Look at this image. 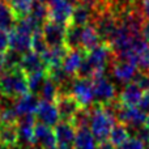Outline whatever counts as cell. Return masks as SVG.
Wrapping results in <instances>:
<instances>
[{"instance_id": "18", "label": "cell", "mask_w": 149, "mask_h": 149, "mask_svg": "<svg viewBox=\"0 0 149 149\" xmlns=\"http://www.w3.org/2000/svg\"><path fill=\"white\" fill-rule=\"evenodd\" d=\"M86 51H84L82 49H77V50H70L67 54V56L63 60V70L65 71V73L70 74V76L74 77L79 72L80 67L82 64V60H84Z\"/></svg>"}, {"instance_id": "28", "label": "cell", "mask_w": 149, "mask_h": 149, "mask_svg": "<svg viewBox=\"0 0 149 149\" xmlns=\"http://www.w3.org/2000/svg\"><path fill=\"white\" fill-rule=\"evenodd\" d=\"M58 95H59V85H58L52 79H50V77L47 76L46 80H45L43 86H42L41 92H39V97L45 101L55 102Z\"/></svg>"}, {"instance_id": "38", "label": "cell", "mask_w": 149, "mask_h": 149, "mask_svg": "<svg viewBox=\"0 0 149 149\" xmlns=\"http://www.w3.org/2000/svg\"><path fill=\"white\" fill-rule=\"evenodd\" d=\"M141 36L143 38L149 43V20H145L144 24H143V28H141Z\"/></svg>"}, {"instance_id": "11", "label": "cell", "mask_w": 149, "mask_h": 149, "mask_svg": "<svg viewBox=\"0 0 149 149\" xmlns=\"http://www.w3.org/2000/svg\"><path fill=\"white\" fill-rule=\"evenodd\" d=\"M56 135L58 149H73L74 139H76L77 127L72 122L62 120L54 127Z\"/></svg>"}, {"instance_id": "27", "label": "cell", "mask_w": 149, "mask_h": 149, "mask_svg": "<svg viewBox=\"0 0 149 149\" xmlns=\"http://www.w3.org/2000/svg\"><path fill=\"white\" fill-rule=\"evenodd\" d=\"M5 1L8 3V5L15 13L16 20L18 21L30 15L31 8H33L36 0H5Z\"/></svg>"}, {"instance_id": "25", "label": "cell", "mask_w": 149, "mask_h": 149, "mask_svg": "<svg viewBox=\"0 0 149 149\" xmlns=\"http://www.w3.org/2000/svg\"><path fill=\"white\" fill-rule=\"evenodd\" d=\"M16 20L15 13L8 5L5 0H0V29L5 31H10L15 29L16 26Z\"/></svg>"}, {"instance_id": "45", "label": "cell", "mask_w": 149, "mask_h": 149, "mask_svg": "<svg viewBox=\"0 0 149 149\" xmlns=\"http://www.w3.org/2000/svg\"><path fill=\"white\" fill-rule=\"evenodd\" d=\"M72 1H73V0H72ZM74 5H76V4H74Z\"/></svg>"}, {"instance_id": "14", "label": "cell", "mask_w": 149, "mask_h": 149, "mask_svg": "<svg viewBox=\"0 0 149 149\" xmlns=\"http://www.w3.org/2000/svg\"><path fill=\"white\" fill-rule=\"evenodd\" d=\"M36 145H38L41 149H58L54 127L38 122L36 124Z\"/></svg>"}, {"instance_id": "19", "label": "cell", "mask_w": 149, "mask_h": 149, "mask_svg": "<svg viewBox=\"0 0 149 149\" xmlns=\"http://www.w3.org/2000/svg\"><path fill=\"white\" fill-rule=\"evenodd\" d=\"M38 105H39V98L38 95L33 94V93H28V94L22 95V97H20L18 100L15 101V109L20 118L25 115L36 114Z\"/></svg>"}, {"instance_id": "31", "label": "cell", "mask_w": 149, "mask_h": 149, "mask_svg": "<svg viewBox=\"0 0 149 149\" xmlns=\"http://www.w3.org/2000/svg\"><path fill=\"white\" fill-rule=\"evenodd\" d=\"M30 15L33 16L38 22H41L42 25H43V24L49 20V7H47L46 4H42V3L36 0L33 8H31Z\"/></svg>"}, {"instance_id": "7", "label": "cell", "mask_w": 149, "mask_h": 149, "mask_svg": "<svg viewBox=\"0 0 149 149\" xmlns=\"http://www.w3.org/2000/svg\"><path fill=\"white\" fill-rule=\"evenodd\" d=\"M49 20L68 25L71 21L74 3L72 0H51L49 3Z\"/></svg>"}, {"instance_id": "13", "label": "cell", "mask_w": 149, "mask_h": 149, "mask_svg": "<svg viewBox=\"0 0 149 149\" xmlns=\"http://www.w3.org/2000/svg\"><path fill=\"white\" fill-rule=\"evenodd\" d=\"M34 115L37 116V119L41 123L50 127H55L59 123V119H60L56 103L51 102V101H45V100L39 101V105L37 107V111Z\"/></svg>"}, {"instance_id": "5", "label": "cell", "mask_w": 149, "mask_h": 149, "mask_svg": "<svg viewBox=\"0 0 149 149\" xmlns=\"http://www.w3.org/2000/svg\"><path fill=\"white\" fill-rule=\"evenodd\" d=\"M114 109H115V115L120 123L127 124L128 127L135 130H139L145 126L147 123V114L139 107H127L122 106L119 101L116 100L114 102Z\"/></svg>"}, {"instance_id": "12", "label": "cell", "mask_w": 149, "mask_h": 149, "mask_svg": "<svg viewBox=\"0 0 149 149\" xmlns=\"http://www.w3.org/2000/svg\"><path fill=\"white\" fill-rule=\"evenodd\" d=\"M36 116L31 115L21 116L17 122L18 135H20V145L34 147L36 145Z\"/></svg>"}, {"instance_id": "30", "label": "cell", "mask_w": 149, "mask_h": 149, "mask_svg": "<svg viewBox=\"0 0 149 149\" xmlns=\"http://www.w3.org/2000/svg\"><path fill=\"white\" fill-rule=\"evenodd\" d=\"M31 50L39 55L45 54V52L49 50V45H47L46 39H45V37H43L42 28L36 30L31 34Z\"/></svg>"}, {"instance_id": "42", "label": "cell", "mask_w": 149, "mask_h": 149, "mask_svg": "<svg viewBox=\"0 0 149 149\" xmlns=\"http://www.w3.org/2000/svg\"><path fill=\"white\" fill-rule=\"evenodd\" d=\"M30 149H41V148H39V147H36V145H34V147H31Z\"/></svg>"}, {"instance_id": "4", "label": "cell", "mask_w": 149, "mask_h": 149, "mask_svg": "<svg viewBox=\"0 0 149 149\" xmlns=\"http://www.w3.org/2000/svg\"><path fill=\"white\" fill-rule=\"evenodd\" d=\"M85 59L94 72L93 76L98 73H106V70L114 59V51L111 50L110 45L102 42L93 50L88 51L85 55Z\"/></svg>"}, {"instance_id": "26", "label": "cell", "mask_w": 149, "mask_h": 149, "mask_svg": "<svg viewBox=\"0 0 149 149\" xmlns=\"http://www.w3.org/2000/svg\"><path fill=\"white\" fill-rule=\"evenodd\" d=\"M130 137H131V135H130V127L127 124L118 122V123L114 124L113 130L110 132V136H109V140L111 141V144L114 147L118 148L122 144H124Z\"/></svg>"}, {"instance_id": "1", "label": "cell", "mask_w": 149, "mask_h": 149, "mask_svg": "<svg viewBox=\"0 0 149 149\" xmlns=\"http://www.w3.org/2000/svg\"><path fill=\"white\" fill-rule=\"evenodd\" d=\"M89 128L92 130L93 135L98 141L107 140L116 120L114 107L111 105H101L94 102L92 106H89Z\"/></svg>"}, {"instance_id": "43", "label": "cell", "mask_w": 149, "mask_h": 149, "mask_svg": "<svg viewBox=\"0 0 149 149\" xmlns=\"http://www.w3.org/2000/svg\"><path fill=\"white\" fill-rule=\"evenodd\" d=\"M147 143H148V148H149V139H148V141H147Z\"/></svg>"}, {"instance_id": "41", "label": "cell", "mask_w": 149, "mask_h": 149, "mask_svg": "<svg viewBox=\"0 0 149 149\" xmlns=\"http://www.w3.org/2000/svg\"><path fill=\"white\" fill-rule=\"evenodd\" d=\"M145 126H147L148 128H149V114L147 115V123H145Z\"/></svg>"}, {"instance_id": "22", "label": "cell", "mask_w": 149, "mask_h": 149, "mask_svg": "<svg viewBox=\"0 0 149 149\" xmlns=\"http://www.w3.org/2000/svg\"><path fill=\"white\" fill-rule=\"evenodd\" d=\"M100 43H102V39H101L98 31L95 30V28L89 24V25L84 26L82 29V39H81V49L84 51H90L94 47H97Z\"/></svg>"}, {"instance_id": "9", "label": "cell", "mask_w": 149, "mask_h": 149, "mask_svg": "<svg viewBox=\"0 0 149 149\" xmlns=\"http://www.w3.org/2000/svg\"><path fill=\"white\" fill-rule=\"evenodd\" d=\"M59 116L62 120L72 122L76 114L81 109V105L77 102V100L71 93H59V95L55 100Z\"/></svg>"}, {"instance_id": "35", "label": "cell", "mask_w": 149, "mask_h": 149, "mask_svg": "<svg viewBox=\"0 0 149 149\" xmlns=\"http://www.w3.org/2000/svg\"><path fill=\"white\" fill-rule=\"evenodd\" d=\"M132 7L139 10L144 20H149V0H134Z\"/></svg>"}, {"instance_id": "6", "label": "cell", "mask_w": 149, "mask_h": 149, "mask_svg": "<svg viewBox=\"0 0 149 149\" xmlns=\"http://www.w3.org/2000/svg\"><path fill=\"white\" fill-rule=\"evenodd\" d=\"M71 94L77 100L81 107H89L94 103V92H93L92 79L74 76L71 82Z\"/></svg>"}, {"instance_id": "23", "label": "cell", "mask_w": 149, "mask_h": 149, "mask_svg": "<svg viewBox=\"0 0 149 149\" xmlns=\"http://www.w3.org/2000/svg\"><path fill=\"white\" fill-rule=\"evenodd\" d=\"M93 20V10L90 8L85 7L82 4H76L73 8L72 16H71V21L70 24H73V25L77 26H86L92 22Z\"/></svg>"}, {"instance_id": "33", "label": "cell", "mask_w": 149, "mask_h": 149, "mask_svg": "<svg viewBox=\"0 0 149 149\" xmlns=\"http://www.w3.org/2000/svg\"><path fill=\"white\" fill-rule=\"evenodd\" d=\"M132 82H135L143 92H144V90H149V72L139 70L136 72V74H135Z\"/></svg>"}, {"instance_id": "17", "label": "cell", "mask_w": 149, "mask_h": 149, "mask_svg": "<svg viewBox=\"0 0 149 149\" xmlns=\"http://www.w3.org/2000/svg\"><path fill=\"white\" fill-rule=\"evenodd\" d=\"M20 68L26 73V76L47 70L42 56L39 54H37V52H34L33 50H30V51L25 52V54L22 55L21 63H20Z\"/></svg>"}, {"instance_id": "20", "label": "cell", "mask_w": 149, "mask_h": 149, "mask_svg": "<svg viewBox=\"0 0 149 149\" xmlns=\"http://www.w3.org/2000/svg\"><path fill=\"white\" fill-rule=\"evenodd\" d=\"M9 36V49L15 50V51L20 52V54H25V52L31 50V36L26 33H21V31L13 30L8 31Z\"/></svg>"}, {"instance_id": "37", "label": "cell", "mask_w": 149, "mask_h": 149, "mask_svg": "<svg viewBox=\"0 0 149 149\" xmlns=\"http://www.w3.org/2000/svg\"><path fill=\"white\" fill-rule=\"evenodd\" d=\"M137 107L144 111L147 115L149 114V90H144V92H143L141 100H140V103Z\"/></svg>"}, {"instance_id": "2", "label": "cell", "mask_w": 149, "mask_h": 149, "mask_svg": "<svg viewBox=\"0 0 149 149\" xmlns=\"http://www.w3.org/2000/svg\"><path fill=\"white\" fill-rule=\"evenodd\" d=\"M28 93V76L20 67L0 72V95L16 101Z\"/></svg>"}, {"instance_id": "8", "label": "cell", "mask_w": 149, "mask_h": 149, "mask_svg": "<svg viewBox=\"0 0 149 149\" xmlns=\"http://www.w3.org/2000/svg\"><path fill=\"white\" fill-rule=\"evenodd\" d=\"M111 67V74L116 81L122 82V84H128L132 82L135 74H136L139 68L136 67V64H134L132 62L126 59H120L116 58L114 55V59L110 64Z\"/></svg>"}, {"instance_id": "36", "label": "cell", "mask_w": 149, "mask_h": 149, "mask_svg": "<svg viewBox=\"0 0 149 149\" xmlns=\"http://www.w3.org/2000/svg\"><path fill=\"white\" fill-rule=\"evenodd\" d=\"M9 50V36L8 31L0 29V54H5Z\"/></svg>"}, {"instance_id": "24", "label": "cell", "mask_w": 149, "mask_h": 149, "mask_svg": "<svg viewBox=\"0 0 149 149\" xmlns=\"http://www.w3.org/2000/svg\"><path fill=\"white\" fill-rule=\"evenodd\" d=\"M82 26H77L73 24H68L65 30V42L64 45L68 50L81 49V39H82Z\"/></svg>"}, {"instance_id": "34", "label": "cell", "mask_w": 149, "mask_h": 149, "mask_svg": "<svg viewBox=\"0 0 149 149\" xmlns=\"http://www.w3.org/2000/svg\"><path fill=\"white\" fill-rule=\"evenodd\" d=\"M116 149H147V147H145L144 140H141L137 136H132Z\"/></svg>"}, {"instance_id": "29", "label": "cell", "mask_w": 149, "mask_h": 149, "mask_svg": "<svg viewBox=\"0 0 149 149\" xmlns=\"http://www.w3.org/2000/svg\"><path fill=\"white\" fill-rule=\"evenodd\" d=\"M46 77H47V72H46V71H41V72L29 74V76H28L29 92L33 93V94L39 95V92H41L42 86H43Z\"/></svg>"}, {"instance_id": "16", "label": "cell", "mask_w": 149, "mask_h": 149, "mask_svg": "<svg viewBox=\"0 0 149 149\" xmlns=\"http://www.w3.org/2000/svg\"><path fill=\"white\" fill-rule=\"evenodd\" d=\"M141 95H143V90L135 82H128V84H124L123 89L120 90V93L118 95V101L122 106L136 107L140 103Z\"/></svg>"}, {"instance_id": "10", "label": "cell", "mask_w": 149, "mask_h": 149, "mask_svg": "<svg viewBox=\"0 0 149 149\" xmlns=\"http://www.w3.org/2000/svg\"><path fill=\"white\" fill-rule=\"evenodd\" d=\"M65 30L67 25L55 22L52 20H47L42 26V33L49 47L63 46L65 42Z\"/></svg>"}, {"instance_id": "15", "label": "cell", "mask_w": 149, "mask_h": 149, "mask_svg": "<svg viewBox=\"0 0 149 149\" xmlns=\"http://www.w3.org/2000/svg\"><path fill=\"white\" fill-rule=\"evenodd\" d=\"M0 144L7 149H18L21 147L17 123H0Z\"/></svg>"}, {"instance_id": "32", "label": "cell", "mask_w": 149, "mask_h": 149, "mask_svg": "<svg viewBox=\"0 0 149 149\" xmlns=\"http://www.w3.org/2000/svg\"><path fill=\"white\" fill-rule=\"evenodd\" d=\"M136 65L140 71L149 72V43L136 52Z\"/></svg>"}, {"instance_id": "3", "label": "cell", "mask_w": 149, "mask_h": 149, "mask_svg": "<svg viewBox=\"0 0 149 149\" xmlns=\"http://www.w3.org/2000/svg\"><path fill=\"white\" fill-rule=\"evenodd\" d=\"M94 102L101 105H110L118 100V93L114 82L107 77L106 73H98L92 77Z\"/></svg>"}, {"instance_id": "39", "label": "cell", "mask_w": 149, "mask_h": 149, "mask_svg": "<svg viewBox=\"0 0 149 149\" xmlns=\"http://www.w3.org/2000/svg\"><path fill=\"white\" fill-rule=\"evenodd\" d=\"M98 149H115L113 144H111L110 140H103V141H100L98 143Z\"/></svg>"}, {"instance_id": "21", "label": "cell", "mask_w": 149, "mask_h": 149, "mask_svg": "<svg viewBox=\"0 0 149 149\" xmlns=\"http://www.w3.org/2000/svg\"><path fill=\"white\" fill-rule=\"evenodd\" d=\"M98 140L93 135L89 126L77 127L73 149H98Z\"/></svg>"}, {"instance_id": "40", "label": "cell", "mask_w": 149, "mask_h": 149, "mask_svg": "<svg viewBox=\"0 0 149 149\" xmlns=\"http://www.w3.org/2000/svg\"><path fill=\"white\" fill-rule=\"evenodd\" d=\"M37 1L42 3V4H46V5H49V3L51 1V0H37Z\"/></svg>"}, {"instance_id": "44", "label": "cell", "mask_w": 149, "mask_h": 149, "mask_svg": "<svg viewBox=\"0 0 149 149\" xmlns=\"http://www.w3.org/2000/svg\"><path fill=\"white\" fill-rule=\"evenodd\" d=\"M0 114H1V109H0Z\"/></svg>"}]
</instances>
